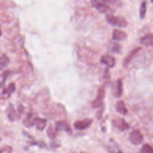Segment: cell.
<instances>
[{
  "instance_id": "obj_7",
  "label": "cell",
  "mask_w": 153,
  "mask_h": 153,
  "mask_svg": "<svg viewBox=\"0 0 153 153\" xmlns=\"http://www.w3.org/2000/svg\"><path fill=\"white\" fill-rule=\"evenodd\" d=\"M112 124L114 127L117 128L120 131H125L129 128V124L121 118H117L112 120Z\"/></svg>"
},
{
  "instance_id": "obj_14",
  "label": "cell",
  "mask_w": 153,
  "mask_h": 153,
  "mask_svg": "<svg viewBox=\"0 0 153 153\" xmlns=\"http://www.w3.org/2000/svg\"><path fill=\"white\" fill-rule=\"evenodd\" d=\"M7 117L8 120L11 121H14L16 118H17V114L15 111V109L13 105V104H9L7 110Z\"/></svg>"
},
{
  "instance_id": "obj_13",
  "label": "cell",
  "mask_w": 153,
  "mask_h": 153,
  "mask_svg": "<svg viewBox=\"0 0 153 153\" xmlns=\"http://www.w3.org/2000/svg\"><path fill=\"white\" fill-rule=\"evenodd\" d=\"M141 47H138L134 48L128 54L126 57V58L123 60V65L124 66H127L128 63L131 62V60L133 59V58L138 53V52L140 50Z\"/></svg>"
},
{
  "instance_id": "obj_8",
  "label": "cell",
  "mask_w": 153,
  "mask_h": 153,
  "mask_svg": "<svg viewBox=\"0 0 153 153\" xmlns=\"http://www.w3.org/2000/svg\"><path fill=\"white\" fill-rule=\"evenodd\" d=\"M16 90V84L11 82L7 87H4L1 93V99H7Z\"/></svg>"
},
{
  "instance_id": "obj_23",
  "label": "cell",
  "mask_w": 153,
  "mask_h": 153,
  "mask_svg": "<svg viewBox=\"0 0 153 153\" xmlns=\"http://www.w3.org/2000/svg\"><path fill=\"white\" fill-rule=\"evenodd\" d=\"M121 45L117 42H114L111 48V51L114 53H120L121 52Z\"/></svg>"
},
{
  "instance_id": "obj_24",
  "label": "cell",
  "mask_w": 153,
  "mask_h": 153,
  "mask_svg": "<svg viewBox=\"0 0 153 153\" xmlns=\"http://www.w3.org/2000/svg\"><path fill=\"white\" fill-rule=\"evenodd\" d=\"M1 153L2 152L11 153L13 152V148L9 145H4L1 147Z\"/></svg>"
},
{
  "instance_id": "obj_3",
  "label": "cell",
  "mask_w": 153,
  "mask_h": 153,
  "mask_svg": "<svg viewBox=\"0 0 153 153\" xmlns=\"http://www.w3.org/2000/svg\"><path fill=\"white\" fill-rule=\"evenodd\" d=\"M90 2L91 6L95 8L99 13H106L111 9L106 0H92Z\"/></svg>"
},
{
  "instance_id": "obj_29",
  "label": "cell",
  "mask_w": 153,
  "mask_h": 153,
  "mask_svg": "<svg viewBox=\"0 0 153 153\" xmlns=\"http://www.w3.org/2000/svg\"><path fill=\"white\" fill-rule=\"evenodd\" d=\"M22 133H23V135H25V136H26L27 137H28L29 139H32V140H33L34 139V137H32V136H31L29 133H28L27 132H26V131H22Z\"/></svg>"
},
{
  "instance_id": "obj_26",
  "label": "cell",
  "mask_w": 153,
  "mask_h": 153,
  "mask_svg": "<svg viewBox=\"0 0 153 153\" xmlns=\"http://www.w3.org/2000/svg\"><path fill=\"white\" fill-rule=\"evenodd\" d=\"M50 146L51 148L53 149H56L57 148H59L61 146V144L58 142V141H56V140H52L50 143Z\"/></svg>"
},
{
  "instance_id": "obj_18",
  "label": "cell",
  "mask_w": 153,
  "mask_h": 153,
  "mask_svg": "<svg viewBox=\"0 0 153 153\" xmlns=\"http://www.w3.org/2000/svg\"><path fill=\"white\" fill-rule=\"evenodd\" d=\"M10 63V59L5 54H2L0 57V69L2 70L4 67Z\"/></svg>"
},
{
  "instance_id": "obj_15",
  "label": "cell",
  "mask_w": 153,
  "mask_h": 153,
  "mask_svg": "<svg viewBox=\"0 0 153 153\" xmlns=\"http://www.w3.org/2000/svg\"><path fill=\"white\" fill-rule=\"evenodd\" d=\"M34 123L36 126V128L38 130L42 131L46 127L47 125V120L46 119L35 117L34 118Z\"/></svg>"
},
{
  "instance_id": "obj_10",
  "label": "cell",
  "mask_w": 153,
  "mask_h": 153,
  "mask_svg": "<svg viewBox=\"0 0 153 153\" xmlns=\"http://www.w3.org/2000/svg\"><path fill=\"white\" fill-rule=\"evenodd\" d=\"M55 128L57 131H65L67 133H71L72 129L68 123L64 120L57 121L55 123Z\"/></svg>"
},
{
  "instance_id": "obj_25",
  "label": "cell",
  "mask_w": 153,
  "mask_h": 153,
  "mask_svg": "<svg viewBox=\"0 0 153 153\" xmlns=\"http://www.w3.org/2000/svg\"><path fill=\"white\" fill-rule=\"evenodd\" d=\"M23 110H24V107L22 105H20L18 106L17 111V119H20L21 118V117H22L23 114Z\"/></svg>"
},
{
  "instance_id": "obj_11",
  "label": "cell",
  "mask_w": 153,
  "mask_h": 153,
  "mask_svg": "<svg viewBox=\"0 0 153 153\" xmlns=\"http://www.w3.org/2000/svg\"><path fill=\"white\" fill-rule=\"evenodd\" d=\"M112 36L113 39L119 41L126 40L127 38V35L124 31L117 29H115L113 30Z\"/></svg>"
},
{
  "instance_id": "obj_19",
  "label": "cell",
  "mask_w": 153,
  "mask_h": 153,
  "mask_svg": "<svg viewBox=\"0 0 153 153\" xmlns=\"http://www.w3.org/2000/svg\"><path fill=\"white\" fill-rule=\"evenodd\" d=\"M57 130H56V128H54L52 126H49L47 130V134L48 136V137L51 139L53 140L56 138V136H57Z\"/></svg>"
},
{
  "instance_id": "obj_28",
  "label": "cell",
  "mask_w": 153,
  "mask_h": 153,
  "mask_svg": "<svg viewBox=\"0 0 153 153\" xmlns=\"http://www.w3.org/2000/svg\"><path fill=\"white\" fill-rule=\"evenodd\" d=\"M38 146L41 148H47V144L44 141H38Z\"/></svg>"
},
{
  "instance_id": "obj_16",
  "label": "cell",
  "mask_w": 153,
  "mask_h": 153,
  "mask_svg": "<svg viewBox=\"0 0 153 153\" xmlns=\"http://www.w3.org/2000/svg\"><path fill=\"white\" fill-rule=\"evenodd\" d=\"M115 106L116 111L118 113H120L122 115H126L127 114L128 111H127V109L123 100H121L118 101L116 103Z\"/></svg>"
},
{
  "instance_id": "obj_17",
  "label": "cell",
  "mask_w": 153,
  "mask_h": 153,
  "mask_svg": "<svg viewBox=\"0 0 153 153\" xmlns=\"http://www.w3.org/2000/svg\"><path fill=\"white\" fill-rule=\"evenodd\" d=\"M34 118L32 113L29 112L27 114L26 117L23 120V124L27 128H30L32 127L33 125H35L34 123Z\"/></svg>"
},
{
  "instance_id": "obj_31",
  "label": "cell",
  "mask_w": 153,
  "mask_h": 153,
  "mask_svg": "<svg viewBox=\"0 0 153 153\" xmlns=\"http://www.w3.org/2000/svg\"><path fill=\"white\" fill-rule=\"evenodd\" d=\"M80 153H88V152H84V151H82V152H81Z\"/></svg>"
},
{
  "instance_id": "obj_22",
  "label": "cell",
  "mask_w": 153,
  "mask_h": 153,
  "mask_svg": "<svg viewBox=\"0 0 153 153\" xmlns=\"http://www.w3.org/2000/svg\"><path fill=\"white\" fill-rule=\"evenodd\" d=\"M11 73V71H8V70H6L5 71L3 72V73L1 75V78H2V80H1V87L2 88L4 84L5 83V81L7 80V79L8 78V76L10 75Z\"/></svg>"
},
{
  "instance_id": "obj_32",
  "label": "cell",
  "mask_w": 153,
  "mask_h": 153,
  "mask_svg": "<svg viewBox=\"0 0 153 153\" xmlns=\"http://www.w3.org/2000/svg\"><path fill=\"white\" fill-rule=\"evenodd\" d=\"M151 2H152V3H153V1H151Z\"/></svg>"
},
{
  "instance_id": "obj_6",
  "label": "cell",
  "mask_w": 153,
  "mask_h": 153,
  "mask_svg": "<svg viewBox=\"0 0 153 153\" xmlns=\"http://www.w3.org/2000/svg\"><path fill=\"white\" fill-rule=\"evenodd\" d=\"M123 84L121 78L118 79L112 86V92L115 97H120L123 91Z\"/></svg>"
},
{
  "instance_id": "obj_1",
  "label": "cell",
  "mask_w": 153,
  "mask_h": 153,
  "mask_svg": "<svg viewBox=\"0 0 153 153\" xmlns=\"http://www.w3.org/2000/svg\"><path fill=\"white\" fill-rule=\"evenodd\" d=\"M106 21L110 25L117 26L118 27L123 28L127 26V22L125 18L120 16H112V15H108L106 16Z\"/></svg>"
},
{
  "instance_id": "obj_12",
  "label": "cell",
  "mask_w": 153,
  "mask_h": 153,
  "mask_svg": "<svg viewBox=\"0 0 153 153\" xmlns=\"http://www.w3.org/2000/svg\"><path fill=\"white\" fill-rule=\"evenodd\" d=\"M139 42L146 46H153V33H148L142 36Z\"/></svg>"
},
{
  "instance_id": "obj_4",
  "label": "cell",
  "mask_w": 153,
  "mask_h": 153,
  "mask_svg": "<svg viewBox=\"0 0 153 153\" xmlns=\"http://www.w3.org/2000/svg\"><path fill=\"white\" fill-rule=\"evenodd\" d=\"M105 95V90L103 86H101L99 88L96 98L91 102V106L94 108H99L102 106L103 100Z\"/></svg>"
},
{
  "instance_id": "obj_9",
  "label": "cell",
  "mask_w": 153,
  "mask_h": 153,
  "mask_svg": "<svg viewBox=\"0 0 153 153\" xmlns=\"http://www.w3.org/2000/svg\"><path fill=\"white\" fill-rule=\"evenodd\" d=\"M100 62L105 65L108 68H113L115 65V59L114 56L110 54H105L101 56Z\"/></svg>"
},
{
  "instance_id": "obj_2",
  "label": "cell",
  "mask_w": 153,
  "mask_h": 153,
  "mask_svg": "<svg viewBox=\"0 0 153 153\" xmlns=\"http://www.w3.org/2000/svg\"><path fill=\"white\" fill-rule=\"evenodd\" d=\"M128 139L133 145H139L142 143L144 137L143 134L139 129H134L130 133Z\"/></svg>"
},
{
  "instance_id": "obj_30",
  "label": "cell",
  "mask_w": 153,
  "mask_h": 153,
  "mask_svg": "<svg viewBox=\"0 0 153 153\" xmlns=\"http://www.w3.org/2000/svg\"><path fill=\"white\" fill-rule=\"evenodd\" d=\"M117 153H123V152L121 151H118Z\"/></svg>"
},
{
  "instance_id": "obj_27",
  "label": "cell",
  "mask_w": 153,
  "mask_h": 153,
  "mask_svg": "<svg viewBox=\"0 0 153 153\" xmlns=\"http://www.w3.org/2000/svg\"><path fill=\"white\" fill-rule=\"evenodd\" d=\"M103 78L104 80L105 81V82H108V81H109V79H110V75H109V70H108V68L105 69V72H104V74H103Z\"/></svg>"
},
{
  "instance_id": "obj_21",
  "label": "cell",
  "mask_w": 153,
  "mask_h": 153,
  "mask_svg": "<svg viewBox=\"0 0 153 153\" xmlns=\"http://www.w3.org/2000/svg\"><path fill=\"white\" fill-rule=\"evenodd\" d=\"M146 12V3L145 1H143L141 3L140 10H139V14L141 19H143L145 17Z\"/></svg>"
},
{
  "instance_id": "obj_20",
  "label": "cell",
  "mask_w": 153,
  "mask_h": 153,
  "mask_svg": "<svg viewBox=\"0 0 153 153\" xmlns=\"http://www.w3.org/2000/svg\"><path fill=\"white\" fill-rule=\"evenodd\" d=\"M141 153H153V147L148 143L144 144L141 149Z\"/></svg>"
},
{
  "instance_id": "obj_5",
  "label": "cell",
  "mask_w": 153,
  "mask_h": 153,
  "mask_svg": "<svg viewBox=\"0 0 153 153\" xmlns=\"http://www.w3.org/2000/svg\"><path fill=\"white\" fill-rule=\"evenodd\" d=\"M93 123V119L85 118L82 120H77L74 123V127L75 129L83 130L89 128Z\"/></svg>"
}]
</instances>
